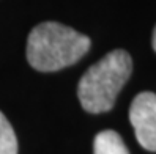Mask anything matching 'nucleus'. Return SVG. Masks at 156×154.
Masks as SVG:
<instances>
[{"mask_svg":"<svg viewBox=\"0 0 156 154\" xmlns=\"http://www.w3.org/2000/svg\"><path fill=\"white\" fill-rule=\"evenodd\" d=\"M88 36L58 22H41L27 39V60L36 71L52 72L74 65L88 52Z\"/></svg>","mask_w":156,"mask_h":154,"instance_id":"1","label":"nucleus"},{"mask_svg":"<svg viewBox=\"0 0 156 154\" xmlns=\"http://www.w3.org/2000/svg\"><path fill=\"white\" fill-rule=\"evenodd\" d=\"M0 154H17L16 134L2 112H0Z\"/></svg>","mask_w":156,"mask_h":154,"instance_id":"5","label":"nucleus"},{"mask_svg":"<svg viewBox=\"0 0 156 154\" xmlns=\"http://www.w3.org/2000/svg\"><path fill=\"white\" fill-rule=\"evenodd\" d=\"M151 44H153V49L156 52V27H154V32H153V39H151Z\"/></svg>","mask_w":156,"mask_h":154,"instance_id":"6","label":"nucleus"},{"mask_svg":"<svg viewBox=\"0 0 156 154\" xmlns=\"http://www.w3.org/2000/svg\"><path fill=\"white\" fill-rule=\"evenodd\" d=\"M93 154H129V151L118 132L101 131L93 140Z\"/></svg>","mask_w":156,"mask_h":154,"instance_id":"4","label":"nucleus"},{"mask_svg":"<svg viewBox=\"0 0 156 154\" xmlns=\"http://www.w3.org/2000/svg\"><path fill=\"white\" fill-rule=\"evenodd\" d=\"M129 121L142 148L156 152V94L139 93L129 107Z\"/></svg>","mask_w":156,"mask_h":154,"instance_id":"3","label":"nucleus"},{"mask_svg":"<svg viewBox=\"0 0 156 154\" xmlns=\"http://www.w3.org/2000/svg\"><path fill=\"white\" fill-rule=\"evenodd\" d=\"M133 72V60L126 50L109 52L98 63L90 66L80 77L77 96L84 110L103 113L111 110L123 85Z\"/></svg>","mask_w":156,"mask_h":154,"instance_id":"2","label":"nucleus"}]
</instances>
